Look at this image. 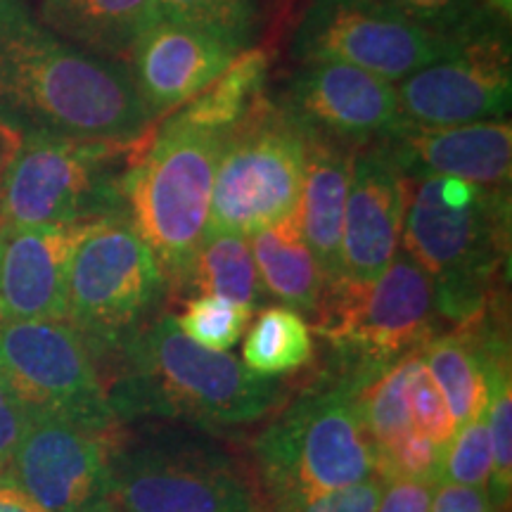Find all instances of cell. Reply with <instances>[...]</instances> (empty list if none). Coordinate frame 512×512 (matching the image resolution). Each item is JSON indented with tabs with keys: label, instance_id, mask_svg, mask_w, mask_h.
<instances>
[{
	"label": "cell",
	"instance_id": "obj_14",
	"mask_svg": "<svg viewBox=\"0 0 512 512\" xmlns=\"http://www.w3.org/2000/svg\"><path fill=\"white\" fill-rule=\"evenodd\" d=\"M280 110L309 140L347 150L377 143L403 121L392 81L342 62H306Z\"/></svg>",
	"mask_w": 512,
	"mask_h": 512
},
{
	"label": "cell",
	"instance_id": "obj_22",
	"mask_svg": "<svg viewBox=\"0 0 512 512\" xmlns=\"http://www.w3.org/2000/svg\"><path fill=\"white\" fill-rule=\"evenodd\" d=\"M249 249L264 290L302 316L318 311L325 275L306 245L297 211L254 233Z\"/></svg>",
	"mask_w": 512,
	"mask_h": 512
},
{
	"label": "cell",
	"instance_id": "obj_31",
	"mask_svg": "<svg viewBox=\"0 0 512 512\" xmlns=\"http://www.w3.org/2000/svg\"><path fill=\"white\" fill-rule=\"evenodd\" d=\"M441 458H444V448L432 444L411 427L387 444L375 446V475L384 484L394 479L439 484Z\"/></svg>",
	"mask_w": 512,
	"mask_h": 512
},
{
	"label": "cell",
	"instance_id": "obj_10",
	"mask_svg": "<svg viewBox=\"0 0 512 512\" xmlns=\"http://www.w3.org/2000/svg\"><path fill=\"white\" fill-rule=\"evenodd\" d=\"M112 512H264L221 448L181 434L124 437L107 465Z\"/></svg>",
	"mask_w": 512,
	"mask_h": 512
},
{
	"label": "cell",
	"instance_id": "obj_28",
	"mask_svg": "<svg viewBox=\"0 0 512 512\" xmlns=\"http://www.w3.org/2000/svg\"><path fill=\"white\" fill-rule=\"evenodd\" d=\"M159 15L209 31L235 50H245L256 27V0H157Z\"/></svg>",
	"mask_w": 512,
	"mask_h": 512
},
{
	"label": "cell",
	"instance_id": "obj_17",
	"mask_svg": "<svg viewBox=\"0 0 512 512\" xmlns=\"http://www.w3.org/2000/svg\"><path fill=\"white\" fill-rule=\"evenodd\" d=\"M373 145L406 178L456 176L486 188H508L512 162L508 121L460 126H418L401 121Z\"/></svg>",
	"mask_w": 512,
	"mask_h": 512
},
{
	"label": "cell",
	"instance_id": "obj_41",
	"mask_svg": "<svg viewBox=\"0 0 512 512\" xmlns=\"http://www.w3.org/2000/svg\"><path fill=\"white\" fill-rule=\"evenodd\" d=\"M491 8H496L501 15H510L512 10V0H489Z\"/></svg>",
	"mask_w": 512,
	"mask_h": 512
},
{
	"label": "cell",
	"instance_id": "obj_38",
	"mask_svg": "<svg viewBox=\"0 0 512 512\" xmlns=\"http://www.w3.org/2000/svg\"><path fill=\"white\" fill-rule=\"evenodd\" d=\"M0 512H46L12 475H0Z\"/></svg>",
	"mask_w": 512,
	"mask_h": 512
},
{
	"label": "cell",
	"instance_id": "obj_5",
	"mask_svg": "<svg viewBox=\"0 0 512 512\" xmlns=\"http://www.w3.org/2000/svg\"><path fill=\"white\" fill-rule=\"evenodd\" d=\"M268 505L302 501L375 475V444L363 427L354 384L325 373L252 444Z\"/></svg>",
	"mask_w": 512,
	"mask_h": 512
},
{
	"label": "cell",
	"instance_id": "obj_37",
	"mask_svg": "<svg viewBox=\"0 0 512 512\" xmlns=\"http://www.w3.org/2000/svg\"><path fill=\"white\" fill-rule=\"evenodd\" d=\"M430 512H501L486 489L439 482L434 489Z\"/></svg>",
	"mask_w": 512,
	"mask_h": 512
},
{
	"label": "cell",
	"instance_id": "obj_3",
	"mask_svg": "<svg viewBox=\"0 0 512 512\" xmlns=\"http://www.w3.org/2000/svg\"><path fill=\"white\" fill-rule=\"evenodd\" d=\"M401 240L432 278L434 313L453 328L501 306L510 252L508 188L456 176L422 178L408 195Z\"/></svg>",
	"mask_w": 512,
	"mask_h": 512
},
{
	"label": "cell",
	"instance_id": "obj_39",
	"mask_svg": "<svg viewBox=\"0 0 512 512\" xmlns=\"http://www.w3.org/2000/svg\"><path fill=\"white\" fill-rule=\"evenodd\" d=\"M19 133H15L12 131V128H8L3 124V121H0V174H3V169H5V164L10 162V157H12V152L17 150V145H19Z\"/></svg>",
	"mask_w": 512,
	"mask_h": 512
},
{
	"label": "cell",
	"instance_id": "obj_33",
	"mask_svg": "<svg viewBox=\"0 0 512 512\" xmlns=\"http://www.w3.org/2000/svg\"><path fill=\"white\" fill-rule=\"evenodd\" d=\"M408 411H411L413 430L439 448H446L458 430L451 408H448L444 394L439 392V387L427 373L425 363H420V368L415 370L411 387H408Z\"/></svg>",
	"mask_w": 512,
	"mask_h": 512
},
{
	"label": "cell",
	"instance_id": "obj_36",
	"mask_svg": "<svg viewBox=\"0 0 512 512\" xmlns=\"http://www.w3.org/2000/svg\"><path fill=\"white\" fill-rule=\"evenodd\" d=\"M437 484L415 482V479H394L382 489L375 512H430Z\"/></svg>",
	"mask_w": 512,
	"mask_h": 512
},
{
	"label": "cell",
	"instance_id": "obj_6",
	"mask_svg": "<svg viewBox=\"0 0 512 512\" xmlns=\"http://www.w3.org/2000/svg\"><path fill=\"white\" fill-rule=\"evenodd\" d=\"M147 136L114 143L24 133L0 174V228L126 216L121 178Z\"/></svg>",
	"mask_w": 512,
	"mask_h": 512
},
{
	"label": "cell",
	"instance_id": "obj_12",
	"mask_svg": "<svg viewBox=\"0 0 512 512\" xmlns=\"http://www.w3.org/2000/svg\"><path fill=\"white\" fill-rule=\"evenodd\" d=\"M0 377L24 411H48L105 434L124 427L91 347L67 320H0Z\"/></svg>",
	"mask_w": 512,
	"mask_h": 512
},
{
	"label": "cell",
	"instance_id": "obj_15",
	"mask_svg": "<svg viewBox=\"0 0 512 512\" xmlns=\"http://www.w3.org/2000/svg\"><path fill=\"white\" fill-rule=\"evenodd\" d=\"M401 117L418 126H460L498 121L510 107V60L501 36L489 31L463 53L422 67L399 88Z\"/></svg>",
	"mask_w": 512,
	"mask_h": 512
},
{
	"label": "cell",
	"instance_id": "obj_7",
	"mask_svg": "<svg viewBox=\"0 0 512 512\" xmlns=\"http://www.w3.org/2000/svg\"><path fill=\"white\" fill-rule=\"evenodd\" d=\"M316 332L335 356V373L354 389L434 335L432 278L406 252L368 283H325Z\"/></svg>",
	"mask_w": 512,
	"mask_h": 512
},
{
	"label": "cell",
	"instance_id": "obj_21",
	"mask_svg": "<svg viewBox=\"0 0 512 512\" xmlns=\"http://www.w3.org/2000/svg\"><path fill=\"white\" fill-rule=\"evenodd\" d=\"M41 24L62 41L107 60L128 57L162 19L157 0H41Z\"/></svg>",
	"mask_w": 512,
	"mask_h": 512
},
{
	"label": "cell",
	"instance_id": "obj_34",
	"mask_svg": "<svg viewBox=\"0 0 512 512\" xmlns=\"http://www.w3.org/2000/svg\"><path fill=\"white\" fill-rule=\"evenodd\" d=\"M384 482L380 477H368L363 482L344 486L302 501H285L268 505L264 512H375L380 503Z\"/></svg>",
	"mask_w": 512,
	"mask_h": 512
},
{
	"label": "cell",
	"instance_id": "obj_9",
	"mask_svg": "<svg viewBox=\"0 0 512 512\" xmlns=\"http://www.w3.org/2000/svg\"><path fill=\"white\" fill-rule=\"evenodd\" d=\"M306 162L309 140L299 126L273 102H261L223 145L204 235L252 238L294 214Z\"/></svg>",
	"mask_w": 512,
	"mask_h": 512
},
{
	"label": "cell",
	"instance_id": "obj_25",
	"mask_svg": "<svg viewBox=\"0 0 512 512\" xmlns=\"http://www.w3.org/2000/svg\"><path fill=\"white\" fill-rule=\"evenodd\" d=\"M183 294L221 297L256 313L266 290L247 240L240 235H204Z\"/></svg>",
	"mask_w": 512,
	"mask_h": 512
},
{
	"label": "cell",
	"instance_id": "obj_13",
	"mask_svg": "<svg viewBox=\"0 0 512 512\" xmlns=\"http://www.w3.org/2000/svg\"><path fill=\"white\" fill-rule=\"evenodd\" d=\"M119 432H95L55 413L27 411L10 475L46 512H112L107 465Z\"/></svg>",
	"mask_w": 512,
	"mask_h": 512
},
{
	"label": "cell",
	"instance_id": "obj_4",
	"mask_svg": "<svg viewBox=\"0 0 512 512\" xmlns=\"http://www.w3.org/2000/svg\"><path fill=\"white\" fill-rule=\"evenodd\" d=\"M228 136L174 114L150 133L121 178L131 226L150 247L166 287L181 297L209 219L216 166Z\"/></svg>",
	"mask_w": 512,
	"mask_h": 512
},
{
	"label": "cell",
	"instance_id": "obj_18",
	"mask_svg": "<svg viewBox=\"0 0 512 512\" xmlns=\"http://www.w3.org/2000/svg\"><path fill=\"white\" fill-rule=\"evenodd\" d=\"M235 55L223 38L162 17L131 48L128 72L157 121L204 91Z\"/></svg>",
	"mask_w": 512,
	"mask_h": 512
},
{
	"label": "cell",
	"instance_id": "obj_29",
	"mask_svg": "<svg viewBox=\"0 0 512 512\" xmlns=\"http://www.w3.org/2000/svg\"><path fill=\"white\" fill-rule=\"evenodd\" d=\"M254 313L221 297H190L176 316L178 330L209 351H228L238 344Z\"/></svg>",
	"mask_w": 512,
	"mask_h": 512
},
{
	"label": "cell",
	"instance_id": "obj_30",
	"mask_svg": "<svg viewBox=\"0 0 512 512\" xmlns=\"http://www.w3.org/2000/svg\"><path fill=\"white\" fill-rule=\"evenodd\" d=\"M491 479V444L486 411L477 418L458 425L456 434L444 448L439 482L489 489Z\"/></svg>",
	"mask_w": 512,
	"mask_h": 512
},
{
	"label": "cell",
	"instance_id": "obj_27",
	"mask_svg": "<svg viewBox=\"0 0 512 512\" xmlns=\"http://www.w3.org/2000/svg\"><path fill=\"white\" fill-rule=\"evenodd\" d=\"M420 363L422 354L420 349H415L356 389L358 415H361L363 427H366L375 446L387 444V441L411 430L408 387H411Z\"/></svg>",
	"mask_w": 512,
	"mask_h": 512
},
{
	"label": "cell",
	"instance_id": "obj_8",
	"mask_svg": "<svg viewBox=\"0 0 512 512\" xmlns=\"http://www.w3.org/2000/svg\"><path fill=\"white\" fill-rule=\"evenodd\" d=\"M166 280L126 216L91 221L67 268V320L95 363L112 358L162 302Z\"/></svg>",
	"mask_w": 512,
	"mask_h": 512
},
{
	"label": "cell",
	"instance_id": "obj_1",
	"mask_svg": "<svg viewBox=\"0 0 512 512\" xmlns=\"http://www.w3.org/2000/svg\"><path fill=\"white\" fill-rule=\"evenodd\" d=\"M0 121L19 136L114 143L155 126L124 62L62 41L22 5L0 10Z\"/></svg>",
	"mask_w": 512,
	"mask_h": 512
},
{
	"label": "cell",
	"instance_id": "obj_19",
	"mask_svg": "<svg viewBox=\"0 0 512 512\" xmlns=\"http://www.w3.org/2000/svg\"><path fill=\"white\" fill-rule=\"evenodd\" d=\"M88 223L0 228V320H64L69 259Z\"/></svg>",
	"mask_w": 512,
	"mask_h": 512
},
{
	"label": "cell",
	"instance_id": "obj_16",
	"mask_svg": "<svg viewBox=\"0 0 512 512\" xmlns=\"http://www.w3.org/2000/svg\"><path fill=\"white\" fill-rule=\"evenodd\" d=\"M408 178L375 145L358 147L344 204L342 280H375L399 254Z\"/></svg>",
	"mask_w": 512,
	"mask_h": 512
},
{
	"label": "cell",
	"instance_id": "obj_24",
	"mask_svg": "<svg viewBox=\"0 0 512 512\" xmlns=\"http://www.w3.org/2000/svg\"><path fill=\"white\" fill-rule=\"evenodd\" d=\"M420 354L427 373L444 394L456 425L486 411L489 387L472 325H458L444 335H432L420 347Z\"/></svg>",
	"mask_w": 512,
	"mask_h": 512
},
{
	"label": "cell",
	"instance_id": "obj_11",
	"mask_svg": "<svg viewBox=\"0 0 512 512\" xmlns=\"http://www.w3.org/2000/svg\"><path fill=\"white\" fill-rule=\"evenodd\" d=\"M472 38L437 34L384 0H311L294 27L292 57L351 64L396 81L456 57Z\"/></svg>",
	"mask_w": 512,
	"mask_h": 512
},
{
	"label": "cell",
	"instance_id": "obj_40",
	"mask_svg": "<svg viewBox=\"0 0 512 512\" xmlns=\"http://www.w3.org/2000/svg\"><path fill=\"white\" fill-rule=\"evenodd\" d=\"M294 3H297V0H268V5H271V10H273L275 22H280L283 15H287V12L292 10Z\"/></svg>",
	"mask_w": 512,
	"mask_h": 512
},
{
	"label": "cell",
	"instance_id": "obj_32",
	"mask_svg": "<svg viewBox=\"0 0 512 512\" xmlns=\"http://www.w3.org/2000/svg\"><path fill=\"white\" fill-rule=\"evenodd\" d=\"M384 3L444 36L472 38L486 31L477 0H384Z\"/></svg>",
	"mask_w": 512,
	"mask_h": 512
},
{
	"label": "cell",
	"instance_id": "obj_2",
	"mask_svg": "<svg viewBox=\"0 0 512 512\" xmlns=\"http://www.w3.org/2000/svg\"><path fill=\"white\" fill-rule=\"evenodd\" d=\"M110 361L119 375L107 396L121 425L138 418H174L207 430L252 425L283 399L278 377L256 375L226 351H209L162 313L121 344Z\"/></svg>",
	"mask_w": 512,
	"mask_h": 512
},
{
	"label": "cell",
	"instance_id": "obj_26",
	"mask_svg": "<svg viewBox=\"0 0 512 512\" xmlns=\"http://www.w3.org/2000/svg\"><path fill=\"white\" fill-rule=\"evenodd\" d=\"M313 358V335L302 313L290 306L261 309L242 344V366L256 375L278 377L306 368Z\"/></svg>",
	"mask_w": 512,
	"mask_h": 512
},
{
	"label": "cell",
	"instance_id": "obj_35",
	"mask_svg": "<svg viewBox=\"0 0 512 512\" xmlns=\"http://www.w3.org/2000/svg\"><path fill=\"white\" fill-rule=\"evenodd\" d=\"M24 422H27V411L0 377V475H10L12 458H15L17 444L24 432Z\"/></svg>",
	"mask_w": 512,
	"mask_h": 512
},
{
	"label": "cell",
	"instance_id": "obj_23",
	"mask_svg": "<svg viewBox=\"0 0 512 512\" xmlns=\"http://www.w3.org/2000/svg\"><path fill=\"white\" fill-rule=\"evenodd\" d=\"M271 57L264 48L240 50L223 72L200 91L178 114L192 126L230 133L266 100V79Z\"/></svg>",
	"mask_w": 512,
	"mask_h": 512
},
{
	"label": "cell",
	"instance_id": "obj_20",
	"mask_svg": "<svg viewBox=\"0 0 512 512\" xmlns=\"http://www.w3.org/2000/svg\"><path fill=\"white\" fill-rule=\"evenodd\" d=\"M351 157L354 152L347 147L309 140V162L297 216L306 245L325 275V283L342 280V228Z\"/></svg>",
	"mask_w": 512,
	"mask_h": 512
},
{
	"label": "cell",
	"instance_id": "obj_42",
	"mask_svg": "<svg viewBox=\"0 0 512 512\" xmlns=\"http://www.w3.org/2000/svg\"><path fill=\"white\" fill-rule=\"evenodd\" d=\"M12 5H22V3H19V0H0V10L12 8Z\"/></svg>",
	"mask_w": 512,
	"mask_h": 512
}]
</instances>
